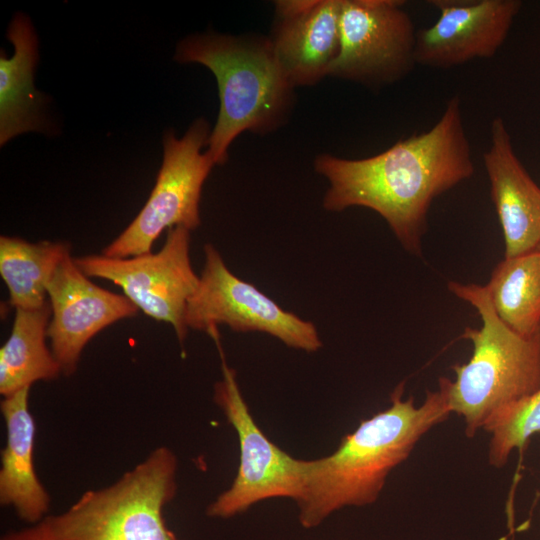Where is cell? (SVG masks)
I'll use <instances>...</instances> for the list:
<instances>
[{"instance_id": "cell-15", "label": "cell", "mask_w": 540, "mask_h": 540, "mask_svg": "<svg viewBox=\"0 0 540 540\" xmlns=\"http://www.w3.org/2000/svg\"><path fill=\"white\" fill-rule=\"evenodd\" d=\"M30 387L3 397L6 444L1 451L0 504L11 507L29 525L48 515L50 496L33 462L36 423L29 408Z\"/></svg>"}, {"instance_id": "cell-21", "label": "cell", "mask_w": 540, "mask_h": 540, "mask_svg": "<svg viewBox=\"0 0 540 540\" xmlns=\"http://www.w3.org/2000/svg\"><path fill=\"white\" fill-rule=\"evenodd\" d=\"M0 540H57L54 536L47 517L42 521L31 524L20 530L5 533Z\"/></svg>"}, {"instance_id": "cell-12", "label": "cell", "mask_w": 540, "mask_h": 540, "mask_svg": "<svg viewBox=\"0 0 540 540\" xmlns=\"http://www.w3.org/2000/svg\"><path fill=\"white\" fill-rule=\"evenodd\" d=\"M437 21L416 32L415 61L449 69L476 58H492L505 42L520 0H430Z\"/></svg>"}, {"instance_id": "cell-9", "label": "cell", "mask_w": 540, "mask_h": 540, "mask_svg": "<svg viewBox=\"0 0 540 540\" xmlns=\"http://www.w3.org/2000/svg\"><path fill=\"white\" fill-rule=\"evenodd\" d=\"M400 0H342L339 50L328 76L380 89L417 65L416 32Z\"/></svg>"}, {"instance_id": "cell-5", "label": "cell", "mask_w": 540, "mask_h": 540, "mask_svg": "<svg viewBox=\"0 0 540 540\" xmlns=\"http://www.w3.org/2000/svg\"><path fill=\"white\" fill-rule=\"evenodd\" d=\"M178 460L152 450L113 484L85 491L68 509L48 515L57 540H180L163 512L177 493Z\"/></svg>"}, {"instance_id": "cell-2", "label": "cell", "mask_w": 540, "mask_h": 540, "mask_svg": "<svg viewBox=\"0 0 540 540\" xmlns=\"http://www.w3.org/2000/svg\"><path fill=\"white\" fill-rule=\"evenodd\" d=\"M404 382L391 393L388 408L360 422L330 455L304 460L301 488L294 501L302 527L321 525L346 507H364L379 498L389 474L420 439L451 415L444 377L417 406L403 399Z\"/></svg>"}, {"instance_id": "cell-10", "label": "cell", "mask_w": 540, "mask_h": 540, "mask_svg": "<svg viewBox=\"0 0 540 540\" xmlns=\"http://www.w3.org/2000/svg\"><path fill=\"white\" fill-rule=\"evenodd\" d=\"M73 259L87 277L113 282L143 313L171 324L179 342H184L186 306L199 282L190 261L189 230L180 226L168 229L157 253L128 258L93 254Z\"/></svg>"}, {"instance_id": "cell-4", "label": "cell", "mask_w": 540, "mask_h": 540, "mask_svg": "<svg viewBox=\"0 0 540 540\" xmlns=\"http://www.w3.org/2000/svg\"><path fill=\"white\" fill-rule=\"evenodd\" d=\"M447 287L482 320L479 329L466 327L462 334L473 345L469 361L451 366L453 381L444 377L450 411L473 438L499 411L540 389V328L523 335L506 325L483 285L450 281Z\"/></svg>"}, {"instance_id": "cell-13", "label": "cell", "mask_w": 540, "mask_h": 540, "mask_svg": "<svg viewBox=\"0 0 540 540\" xmlns=\"http://www.w3.org/2000/svg\"><path fill=\"white\" fill-rule=\"evenodd\" d=\"M342 0H281L268 36L275 56L294 88L328 76L339 50Z\"/></svg>"}, {"instance_id": "cell-1", "label": "cell", "mask_w": 540, "mask_h": 540, "mask_svg": "<svg viewBox=\"0 0 540 540\" xmlns=\"http://www.w3.org/2000/svg\"><path fill=\"white\" fill-rule=\"evenodd\" d=\"M314 168L329 182L323 198L327 211L369 208L387 222L408 252L420 255L433 200L470 178L475 170L460 99L452 97L428 131L401 139L367 158L320 154Z\"/></svg>"}, {"instance_id": "cell-11", "label": "cell", "mask_w": 540, "mask_h": 540, "mask_svg": "<svg viewBox=\"0 0 540 540\" xmlns=\"http://www.w3.org/2000/svg\"><path fill=\"white\" fill-rule=\"evenodd\" d=\"M48 301L47 337L65 376L76 372L83 349L97 333L139 310L125 295L92 283L71 255L58 265L48 285Z\"/></svg>"}, {"instance_id": "cell-16", "label": "cell", "mask_w": 540, "mask_h": 540, "mask_svg": "<svg viewBox=\"0 0 540 540\" xmlns=\"http://www.w3.org/2000/svg\"><path fill=\"white\" fill-rule=\"evenodd\" d=\"M10 58L0 56V143L29 131H43L44 95L33 84L38 60L37 37L26 16L17 14L7 31Z\"/></svg>"}, {"instance_id": "cell-7", "label": "cell", "mask_w": 540, "mask_h": 540, "mask_svg": "<svg viewBox=\"0 0 540 540\" xmlns=\"http://www.w3.org/2000/svg\"><path fill=\"white\" fill-rule=\"evenodd\" d=\"M216 346L222 379L214 385L213 400L237 434L239 466L231 486L208 505L206 514L228 519L268 499L295 501L301 488L303 459L282 450L259 428L243 398L235 370L225 361L221 342Z\"/></svg>"}, {"instance_id": "cell-18", "label": "cell", "mask_w": 540, "mask_h": 540, "mask_svg": "<svg viewBox=\"0 0 540 540\" xmlns=\"http://www.w3.org/2000/svg\"><path fill=\"white\" fill-rule=\"evenodd\" d=\"M65 242L30 243L1 236L0 274L15 309L32 310L48 302V285L61 261L70 255Z\"/></svg>"}, {"instance_id": "cell-6", "label": "cell", "mask_w": 540, "mask_h": 540, "mask_svg": "<svg viewBox=\"0 0 540 540\" xmlns=\"http://www.w3.org/2000/svg\"><path fill=\"white\" fill-rule=\"evenodd\" d=\"M208 122L196 119L178 139L172 131L163 139V161L151 194L127 228L107 245L102 254L128 258L150 253L164 229L200 225L199 202L205 180L216 165L206 151L210 136Z\"/></svg>"}, {"instance_id": "cell-3", "label": "cell", "mask_w": 540, "mask_h": 540, "mask_svg": "<svg viewBox=\"0 0 540 540\" xmlns=\"http://www.w3.org/2000/svg\"><path fill=\"white\" fill-rule=\"evenodd\" d=\"M175 60L202 64L216 77L220 108L207 144L216 165L227 161L231 143L242 132L267 134L290 116L295 88L267 36L191 35L178 44Z\"/></svg>"}, {"instance_id": "cell-8", "label": "cell", "mask_w": 540, "mask_h": 540, "mask_svg": "<svg viewBox=\"0 0 540 540\" xmlns=\"http://www.w3.org/2000/svg\"><path fill=\"white\" fill-rule=\"evenodd\" d=\"M185 324L207 334L219 324L236 332H263L308 353L322 347L312 322L284 310L253 284L234 275L212 244L204 245V266L187 302Z\"/></svg>"}, {"instance_id": "cell-19", "label": "cell", "mask_w": 540, "mask_h": 540, "mask_svg": "<svg viewBox=\"0 0 540 540\" xmlns=\"http://www.w3.org/2000/svg\"><path fill=\"white\" fill-rule=\"evenodd\" d=\"M484 286L506 325L523 335L540 328V250L504 257Z\"/></svg>"}, {"instance_id": "cell-20", "label": "cell", "mask_w": 540, "mask_h": 540, "mask_svg": "<svg viewBox=\"0 0 540 540\" xmlns=\"http://www.w3.org/2000/svg\"><path fill=\"white\" fill-rule=\"evenodd\" d=\"M490 434L488 463L504 467L515 450L522 451L540 433V389L499 411L483 429Z\"/></svg>"}, {"instance_id": "cell-17", "label": "cell", "mask_w": 540, "mask_h": 540, "mask_svg": "<svg viewBox=\"0 0 540 540\" xmlns=\"http://www.w3.org/2000/svg\"><path fill=\"white\" fill-rule=\"evenodd\" d=\"M50 318L49 301L38 309H16L10 336L0 348V394L3 397L62 374L46 344Z\"/></svg>"}, {"instance_id": "cell-22", "label": "cell", "mask_w": 540, "mask_h": 540, "mask_svg": "<svg viewBox=\"0 0 540 540\" xmlns=\"http://www.w3.org/2000/svg\"><path fill=\"white\" fill-rule=\"evenodd\" d=\"M539 514H540V510H539Z\"/></svg>"}, {"instance_id": "cell-14", "label": "cell", "mask_w": 540, "mask_h": 540, "mask_svg": "<svg viewBox=\"0 0 540 540\" xmlns=\"http://www.w3.org/2000/svg\"><path fill=\"white\" fill-rule=\"evenodd\" d=\"M483 162L502 228L504 257L540 250V187L517 157L501 117L492 121L491 144Z\"/></svg>"}]
</instances>
